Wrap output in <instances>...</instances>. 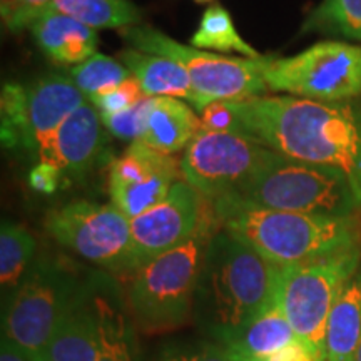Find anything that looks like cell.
Segmentation results:
<instances>
[{
	"label": "cell",
	"instance_id": "obj_6",
	"mask_svg": "<svg viewBox=\"0 0 361 361\" xmlns=\"http://www.w3.org/2000/svg\"><path fill=\"white\" fill-rule=\"evenodd\" d=\"M80 278L61 258H40L19 286L4 300L2 336L30 361H40L54 329L82 288Z\"/></svg>",
	"mask_w": 361,
	"mask_h": 361
},
{
	"label": "cell",
	"instance_id": "obj_35",
	"mask_svg": "<svg viewBox=\"0 0 361 361\" xmlns=\"http://www.w3.org/2000/svg\"><path fill=\"white\" fill-rule=\"evenodd\" d=\"M266 361H318L316 356L306 348V345L301 340L293 341L286 348L279 350L269 360Z\"/></svg>",
	"mask_w": 361,
	"mask_h": 361
},
{
	"label": "cell",
	"instance_id": "obj_33",
	"mask_svg": "<svg viewBox=\"0 0 361 361\" xmlns=\"http://www.w3.org/2000/svg\"><path fill=\"white\" fill-rule=\"evenodd\" d=\"M62 178H64V174H62V171L56 164L39 161L32 168V171H30L29 183L34 191L42 194H52L61 186Z\"/></svg>",
	"mask_w": 361,
	"mask_h": 361
},
{
	"label": "cell",
	"instance_id": "obj_4",
	"mask_svg": "<svg viewBox=\"0 0 361 361\" xmlns=\"http://www.w3.org/2000/svg\"><path fill=\"white\" fill-rule=\"evenodd\" d=\"M221 228L214 207L183 245L139 266L129 276L128 303L146 331L183 326L192 318L194 293L211 238Z\"/></svg>",
	"mask_w": 361,
	"mask_h": 361
},
{
	"label": "cell",
	"instance_id": "obj_31",
	"mask_svg": "<svg viewBox=\"0 0 361 361\" xmlns=\"http://www.w3.org/2000/svg\"><path fill=\"white\" fill-rule=\"evenodd\" d=\"M146 97L147 96L144 94L139 80L130 75L128 80H124L117 87L92 96L89 99V102L96 107L101 116H114L130 109Z\"/></svg>",
	"mask_w": 361,
	"mask_h": 361
},
{
	"label": "cell",
	"instance_id": "obj_17",
	"mask_svg": "<svg viewBox=\"0 0 361 361\" xmlns=\"http://www.w3.org/2000/svg\"><path fill=\"white\" fill-rule=\"evenodd\" d=\"M92 301L97 322V361H139L133 323L119 290L109 278L94 274Z\"/></svg>",
	"mask_w": 361,
	"mask_h": 361
},
{
	"label": "cell",
	"instance_id": "obj_28",
	"mask_svg": "<svg viewBox=\"0 0 361 361\" xmlns=\"http://www.w3.org/2000/svg\"><path fill=\"white\" fill-rule=\"evenodd\" d=\"M4 146L29 149V126H27V87L17 82H7L0 97Z\"/></svg>",
	"mask_w": 361,
	"mask_h": 361
},
{
	"label": "cell",
	"instance_id": "obj_24",
	"mask_svg": "<svg viewBox=\"0 0 361 361\" xmlns=\"http://www.w3.org/2000/svg\"><path fill=\"white\" fill-rule=\"evenodd\" d=\"M189 44L194 49L207 52H238L247 59L263 57L252 45L241 37L236 25H234L231 13L221 4H213L206 8Z\"/></svg>",
	"mask_w": 361,
	"mask_h": 361
},
{
	"label": "cell",
	"instance_id": "obj_21",
	"mask_svg": "<svg viewBox=\"0 0 361 361\" xmlns=\"http://www.w3.org/2000/svg\"><path fill=\"white\" fill-rule=\"evenodd\" d=\"M119 61L139 80L147 97H176L191 104L194 92L188 72L169 57L124 49Z\"/></svg>",
	"mask_w": 361,
	"mask_h": 361
},
{
	"label": "cell",
	"instance_id": "obj_25",
	"mask_svg": "<svg viewBox=\"0 0 361 361\" xmlns=\"http://www.w3.org/2000/svg\"><path fill=\"white\" fill-rule=\"evenodd\" d=\"M35 239L22 224L2 221L0 228V283L4 300L13 293L34 264Z\"/></svg>",
	"mask_w": 361,
	"mask_h": 361
},
{
	"label": "cell",
	"instance_id": "obj_23",
	"mask_svg": "<svg viewBox=\"0 0 361 361\" xmlns=\"http://www.w3.org/2000/svg\"><path fill=\"white\" fill-rule=\"evenodd\" d=\"M47 11L66 13L94 30L128 29L141 20V12L128 0H54Z\"/></svg>",
	"mask_w": 361,
	"mask_h": 361
},
{
	"label": "cell",
	"instance_id": "obj_22",
	"mask_svg": "<svg viewBox=\"0 0 361 361\" xmlns=\"http://www.w3.org/2000/svg\"><path fill=\"white\" fill-rule=\"evenodd\" d=\"M296 340L300 338L284 316L279 300H276L226 346L239 361H266Z\"/></svg>",
	"mask_w": 361,
	"mask_h": 361
},
{
	"label": "cell",
	"instance_id": "obj_11",
	"mask_svg": "<svg viewBox=\"0 0 361 361\" xmlns=\"http://www.w3.org/2000/svg\"><path fill=\"white\" fill-rule=\"evenodd\" d=\"M276 152L236 133L200 130L180 159L183 179L214 202L255 178Z\"/></svg>",
	"mask_w": 361,
	"mask_h": 361
},
{
	"label": "cell",
	"instance_id": "obj_26",
	"mask_svg": "<svg viewBox=\"0 0 361 361\" xmlns=\"http://www.w3.org/2000/svg\"><path fill=\"white\" fill-rule=\"evenodd\" d=\"M301 30L361 42V0H323L311 12Z\"/></svg>",
	"mask_w": 361,
	"mask_h": 361
},
{
	"label": "cell",
	"instance_id": "obj_39",
	"mask_svg": "<svg viewBox=\"0 0 361 361\" xmlns=\"http://www.w3.org/2000/svg\"><path fill=\"white\" fill-rule=\"evenodd\" d=\"M196 2H200V4H206V2H211V0H196Z\"/></svg>",
	"mask_w": 361,
	"mask_h": 361
},
{
	"label": "cell",
	"instance_id": "obj_1",
	"mask_svg": "<svg viewBox=\"0 0 361 361\" xmlns=\"http://www.w3.org/2000/svg\"><path fill=\"white\" fill-rule=\"evenodd\" d=\"M231 102L243 135L278 154L338 171L361 204V107L293 96Z\"/></svg>",
	"mask_w": 361,
	"mask_h": 361
},
{
	"label": "cell",
	"instance_id": "obj_9",
	"mask_svg": "<svg viewBox=\"0 0 361 361\" xmlns=\"http://www.w3.org/2000/svg\"><path fill=\"white\" fill-rule=\"evenodd\" d=\"M361 268V245L281 268L279 305L296 336L319 358L324 329L345 284Z\"/></svg>",
	"mask_w": 361,
	"mask_h": 361
},
{
	"label": "cell",
	"instance_id": "obj_34",
	"mask_svg": "<svg viewBox=\"0 0 361 361\" xmlns=\"http://www.w3.org/2000/svg\"><path fill=\"white\" fill-rule=\"evenodd\" d=\"M54 0H24V7H22V13L17 20L16 27H13L12 32H19L24 30L25 27H30L35 20L39 19L42 13L51 7Z\"/></svg>",
	"mask_w": 361,
	"mask_h": 361
},
{
	"label": "cell",
	"instance_id": "obj_20",
	"mask_svg": "<svg viewBox=\"0 0 361 361\" xmlns=\"http://www.w3.org/2000/svg\"><path fill=\"white\" fill-rule=\"evenodd\" d=\"M200 130V114L183 102V99L156 97L146 133L139 142L173 156L180 149H186Z\"/></svg>",
	"mask_w": 361,
	"mask_h": 361
},
{
	"label": "cell",
	"instance_id": "obj_10",
	"mask_svg": "<svg viewBox=\"0 0 361 361\" xmlns=\"http://www.w3.org/2000/svg\"><path fill=\"white\" fill-rule=\"evenodd\" d=\"M44 226L59 245L109 273L135 269L130 219L112 202L72 201L51 211Z\"/></svg>",
	"mask_w": 361,
	"mask_h": 361
},
{
	"label": "cell",
	"instance_id": "obj_12",
	"mask_svg": "<svg viewBox=\"0 0 361 361\" xmlns=\"http://www.w3.org/2000/svg\"><path fill=\"white\" fill-rule=\"evenodd\" d=\"M211 211L213 202L186 180L176 183L159 204L130 219L134 268L188 241Z\"/></svg>",
	"mask_w": 361,
	"mask_h": 361
},
{
	"label": "cell",
	"instance_id": "obj_2",
	"mask_svg": "<svg viewBox=\"0 0 361 361\" xmlns=\"http://www.w3.org/2000/svg\"><path fill=\"white\" fill-rule=\"evenodd\" d=\"M279 281V266L219 228L197 278L194 323L209 340L226 346L278 300Z\"/></svg>",
	"mask_w": 361,
	"mask_h": 361
},
{
	"label": "cell",
	"instance_id": "obj_8",
	"mask_svg": "<svg viewBox=\"0 0 361 361\" xmlns=\"http://www.w3.org/2000/svg\"><path fill=\"white\" fill-rule=\"evenodd\" d=\"M268 90L318 102L361 97V45L322 40L290 57H261Z\"/></svg>",
	"mask_w": 361,
	"mask_h": 361
},
{
	"label": "cell",
	"instance_id": "obj_19",
	"mask_svg": "<svg viewBox=\"0 0 361 361\" xmlns=\"http://www.w3.org/2000/svg\"><path fill=\"white\" fill-rule=\"evenodd\" d=\"M361 341V268L338 296L318 361H355Z\"/></svg>",
	"mask_w": 361,
	"mask_h": 361
},
{
	"label": "cell",
	"instance_id": "obj_15",
	"mask_svg": "<svg viewBox=\"0 0 361 361\" xmlns=\"http://www.w3.org/2000/svg\"><path fill=\"white\" fill-rule=\"evenodd\" d=\"M85 102L87 97L71 78L47 75L30 84L27 87L29 151L39 156L62 123Z\"/></svg>",
	"mask_w": 361,
	"mask_h": 361
},
{
	"label": "cell",
	"instance_id": "obj_18",
	"mask_svg": "<svg viewBox=\"0 0 361 361\" xmlns=\"http://www.w3.org/2000/svg\"><path fill=\"white\" fill-rule=\"evenodd\" d=\"M30 30L40 51L61 64L79 66L97 54L96 30L66 13L45 11L30 25Z\"/></svg>",
	"mask_w": 361,
	"mask_h": 361
},
{
	"label": "cell",
	"instance_id": "obj_3",
	"mask_svg": "<svg viewBox=\"0 0 361 361\" xmlns=\"http://www.w3.org/2000/svg\"><path fill=\"white\" fill-rule=\"evenodd\" d=\"M221 228L258 251L269 263L288 268L361 245L356 216L293 213L213 202Z\"/></svg>",
	"mask_w": 361,
	"mask_h": 361
},
{
	"label": "cell",
	"instance_id": "obj_37",
	"mask_svg": "<svg viewBox=\"0 0 361 361\" xmlns=\"http://www.w3.org/2000/svg\"><path fill=\"white\" fill-rule=\"evenodd\" d=\"M0 361H30L24 351H22L16 343L8 340L7 336H2L0 341Z\"/></svg>",
	"mask_w": 361,
	"mask_h": 361
},
{
	"label": "cell",
	"instance_id": "obj_36",
	"mask_svg": "<svg viewBox=\"0 0 361 361\" xmlns=\"http://www.w3.org/2000/svg\"><path fill=\"white\" fill-rule=\"evenodd\" d=\"M22 7H24V0H0V13H2V20L11 32L13 30V27H16L17 20H19Z\"/></svg>",
	"mask_w": 361,
	"mask_h": 361
},
{
	"label": "cell",
	"instance_id": "obj_14",
	"mask_svg": "<svg viewBox=\"0 0 361 361\" xmlns=\"http://www.w3.org/2000/svg\"><path fill=\"white\" fill-rule=\"evenodd\" d=\"M104 144L106 126L102 117L92 104L85 102L62 123L37 157L56 164L64 176L82 178L99 161Z\"/></svg>",
	"mask_w": 361,
	"mask_h": 361
},
{
	"label": "cell",
	"instance_id": "obj_27",
	"mask_svg": "<svg viewBox=\"0 0 361 361\" xmlns=\"http://www.w3.org/2000/svg\"><path fill=\"white\" fill-rule=\"evenodd\" d=\"M129 78L130 72L123 62L99 52L82 64L74 66V69L71 71V79L87 97V101L96 94L117 87Z\"/></svg>",
	"mask_w": 361,
	"mask_h": 361
},
{
	"label": "cell",
	"instance_id": "obj_5",
	"mask_svg": "<svg viewBox=\"0 0 361 361\" xmlns=\"http://www.w3.org/2000/svg\"><path fill=\"white\" fill-rule=\"evenodd\" d=\"M218 201L336 218H350L361 211L358 197L345 176L278 152L245 186Z\"/></svg>",
	"mask_w": 361,
	"mask_h": 361
},
{
	"label": "cell",
	"instance_id": "obj_30",
	"mask_svg": "<svg viewBox=\"0 0 361 361\" xmlns=\"http://www.w3.org/2000/svg\"><path fill=\"white\" fill-rule=\"evenodd\" d=\"M154 101L156 97H146L135 104L134 107L119 112V114L101 116L102 123L106 129L121 141H128L130 144L141 141L144 133H146L149 114H151Z\"/></svg>",
	"mask_w": 361,
	"mask_h": 361
},
{
	"label": "cell",
	"instance_id": "obj_7",
	"mask_svg": "<svg viewBox=\"0 0 361 361\" xmlns=\"http://www.w3.org/2000/svg\"><path fill=\"white\" fill-rule=\"evenodd\" d=\"M121 35L130 49L173 59L188 72L194 92L191 107L197 114L211 102L245 101L268 92L261 72V57H224L200 51L179 44L147 24L128 27Z\"/></svg>",
	"mask_w": 361,
	"mask_h": 361
},
{
	"label": "cell",
	"instance_id": "obj_13",
	"mask_svg": "<svg viewBox=\"0 0 361 361\" xmlns=\"http://www.w3.org/2000/svg\"><path fill=\"white\" fill-rule=\"evenodd\" d=\"M179 180H183L180 161L139 141L133 142L111 164V202L134 219L159 204Z\"/></svg>",
	"mask_w": 361,
	"mask_h": 361
},
{
	"label": "cell",
	"instance_id": "obj_38",
	"mask_svg": "<svg viewBox=\"0 0 361 361\" xmlns=\"http://www.w3.org/2000/svg\"><path fill=\"white\" fill-rule=\"evenodd\" d=\"M355 361H361V341H360V346H358V353H356V358Z\"/></svg>",
	"mask_w": 361,
	"mask_h": 361
},
{
	"label": "cell",
	"instance_id": "obj_40",
	"mask_svg": "<svg viewBox=\"0 0 361 361\" xmlns=\"http://www.w3.org/2000/svg\"><path fill=\"white\" fill-rule=\"evenodd\" d=\"M247 361H252V360H247Z\"/></svg>",
	"mask_w": 361,
	"mask_h": 361
},
{
	"label": "cell",
	"instance_id": "obj_32",
	"mask_svg": "<svg viewBox=\"0 0 361 361\" xmlns=\"http://www.w3.org/2000/svg\"><path fill=\"white\" fill-rule=\"evenodd\" d=\"M200 119L202 130L241 134V124L231 101L211 102L200 112Z\"/></svg>",
	"mask_w": 361,
	"mask_h": 361
},
{
	"label": "cell",
	"instance_id": "obj_29",
	"mask_svg": "<svg viewBox=\"0 0 361 361\" xmlns=\"http://www.w3.org/2000/svg\"><path fill=\"white\" fill-rule=\"evenodd\" d=\"M149 361H239L228 346L213 340H176L161 345Z\"/></svg>",
	"mask_w": 361,
	"mask_h": 361
},
{
	"label": "cell",
	"instance_id": "obj_16",
	"mask_svg": "<svg viewBox=\"0 0 361 361\" xmlns=\"http://www.w3.org/2000/svg\"><path fill=\"white\" fill-rule=\"evenodd\" d=\"M40 361H97L92 276L85 278L75 300L54 329Z\"/></svg>",
	"mask_w": 361,
	"mask_h": 361
}]
</instances>
